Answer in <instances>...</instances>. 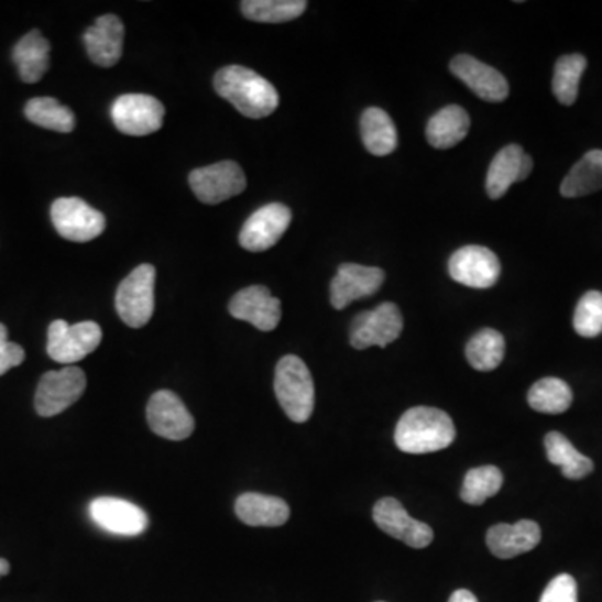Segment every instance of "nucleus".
<instances>
[{"instance_id": "nucleus-1", "label": "nucleus", "mask_w": 602, "mask_h": 602, "mask_svg": "<svg viewBox=\"0 0 602 602\" xmlns=\"http://www.w3.org/2000/svg\"><path fill=\"white\" fill-rule=\"evenodd\" d=\"M215 89L240 114L251 119L269 118L280 105V96L273 84L243 66H227L218 70Z\"/></svg>"}, {"instance_id": "nucleus-2", "label": "nucleus", "mask_w": 602, "mask_h": 602, "mask_svg": "<svg viewBox=\"0 0 602 602\" xmlns=\"http://www.w3.org/2000/svg\"><path fill=\"white\" fill-rule=\"evenodd\" d=\"M456 440V425L444 411L414 407L405 412L395 428V444L405 453H433Z\"/></svg>"}, {"instance_id": "nucleus-3", "label": "nucleus", "mask_w": 602, "mask_h": 602, "mask_svg": "<svg viewBox=\"0 0 602 602\" xmlns=\"http://www.w3.org/2000/svg\"><path fill=\"white\" fill-rule=\"evenodd\" d=\"M275 394L289 420L304 424L314 414L315 385L307 363L299 357L286 355L275 370Z\"/></svg>"}, {"instance_id": "nucleus-4", "label": "nucleus", "mask_w": 602, "mask_h": 602, "mask_svg": "<svg viewBox=\"0 0 602 602\" xmlns=\"http://www.w3.org/2000/svg\"><path fill=\"white\" fill-rule=\"evenodd\" d=\"M154 283L156 269L150 263L138 266L122 280L116 292V310L128 327L150 324L154 314Z\"/></svg>"}, {"instance_id": "nucleus-5", "label": "nucleus", "mask_w": 602, "mask_h": 602, "mask_svg": "<svg viewBox=\"0 0 602 602\" xmlns=\"http://www.w3.org/2000/svg\"><path fill=\"white\" fill-rule=\"evenodd\" d=\"M102 340V330L96 321L69 325L64 320L51 324L47 331V355L54 362L73 366L91 355Z\"/></svg>"}, {"instance_id": "nucleus-6", "label": "nucleus", "mask_w": 602, "mask_h": 602, "mask_svg": "<svg viewBox=\"0 0 602 602\" xmlns=\"http://www.w3.org/2000/svg\"><path fill=\"white\" fill-rule=\"evenodd\" d=\"M88 379L77 366L47 372L39 380L35 392V412L41 417H54L76 404L83 397Z\"/></svg>"}, {"instance_id": "nucleus-7", "label": "nucleus", "mask_w": 602, "mask_h": 602, "mask_svg": "<svg viewBox=\"0 0 602 602\" xmlns=\"http://www.w3.org/2000/svg\"><path fill=\"white\" fill-rule=\"evenodd\" d=\"M51 218L57 233L76 243L96 240L106 230L105 215L80 198L56 199L51 208Z\"/></svg>"}, {"instance_id": "nucleus-8", "label": "nucleus", "mask_w": 602, "mask_h": 602, "mask_svg": "<svg viewBox=\"0 0 602 602\" xmlns=\"http://www.w3.org/2000/svg\"><path fill=\"white\" fill-rule=\"evenodd\" d=\"M189 186L199 201L205 205H220L244 191L247 176L240 164L234 161H221V163L191 171Z\"/></svg>"}, {"instance_id": "nucleus-9", "label": "nucleus", "mask_w": 602, "mask_h": 602, "mask_svg": "<svg viewBox=\"0 0 602 602\" xmlns=\"http://www.w3.org/2000/svg\"><path fill=\"white\" fill-rule=\"evenodd\" d=\"M402 330H404V317H402L401 308L386 302L375 310L363 311L353 320L350 343L357 350H366L370 347L385 349L401 337Z\"/></svg>"}, {"instance_id": "nucleus-10", "label": "nucleus", "mask_w": 602, "mask_h": 602, "mask_svg": "<svg viewBox=\"0 0 602 602\" xmlns=\"http://www.w3.org/2000/svg\"><path fill=\"white\" fill-rule=\"evenodd\" d=\"M111 118L119 133L147 136L163 125L164 106L153 96L124 95L111 106Z\"/></svg>"}, {"instance_id": "nucleus-11", "label": "nucleus", "mask_w": 602, "mask_h": 602, "mask_svg": "<svg viewBox=\"0 0 602 602\" xmlns=\"http://www.w3.org/2000/svg\"><path fill=\"white\" fill-rule=\"evenodd\" d=\"M449 275L453 282L469 288H491L501 276V262L489 248L470 244L450 256Z\"/></svg>"}, {"instance_id": "nucleus-12", "label": "nucleus", "mask_w": 602, "mask_h": 602, "mask_svg": "<svg viewBox=\"0 0 602 602\" xmlns=\"http://www.w3.org/2000/svg\"><path fill=\"white\" fill-rule=\"evenodd\" d=\"M292 223V211L282 203L262 206L254 211L240 231V244L244 250L260 253L270 250L282 240Z\"/></svg>"}, {"instance_id": "nucleus-13", "label": "nucleus", "mask_w": 602, "mask_h": 602, "mask_svg": "<svg viewBox=\"0 0 602 602\" xmlns=\"http://www.w3.org/2000/svg\"><path fill=\"white\" fill-rule=\"evenodd\" d=\"M147 424L156 436L163 439H188L195 430V418L178 395L169 391H160L150 398L147 404Z\"/></svg>"}, {"instance_id": "nucleus-14", "label": "nucleus", "mask_w": 602, "mask_h": 602, "mask_svg": "<svg viewBox=\"0 0 602 602\" xmlns=\"http://www.w3.org/2000/svg\"><path fill=\"white\" fill-rule=\"evenodd\" d=\"M373 521L383 533L414 549H424L433 544V527L411 517L397 499H380L373 507Z\"/></svg>"}, {"instance_id": "nucleus-15", "label": "nucleus", "mask_w": 602, "mask_h": 602, "mask_svg": "<svg viewBox=\"0 0 602 602\" xmlns=\"http://www.w3.org/2000/svg\"><path fill=\"white\" fill-rule=\"evenodd\" d=\"M92 523L116 536H140L147 529L146 512L133 502L118 497H99L89 504Z\"/></svg>"}, {"instance_id": "nucleus-16", "label": "nucleus", "mask_w": 602, "mask_h": 602, "mask_svg": "<svg viewBox=\"0 0 602 602\" xmlns=\"http://www.w3.org/2000/svg\"><path fill=\"white\" fill-rule=\"evenodd\" d=\"M385 282V272L376 266L343 263L331 280L330 299L335 310H343L355 299L375 295Z\"/></svg>"}, {"instance_id": "nucleus-17", "label": "nucleus", "mask_w": 602, "mask_h": 602, "mask_svg": "<svg viewBox=\"0 0 602 602\" xmlns=\"http://www.w3.org/2000/svg\"><path fill=\"white\" fill-rule=\"evenodd\" d=\"M231 317L248 321L262 331H273L282 320V302L266 286H248L230 302Z\"/></svg>"}, {"instance_id": "nucleus-18", "label": "nucleus", "mask_w": 602, "mask_h": 602, "mask_svg": "<svg viewBox=\"0 0 602 602\" xmlns=\"http://www.w3.org/2000/svg\"><path fill=\"white\" fill-rule=\"evenodd\" d=\"M450 70L470 91L488 102H502L508 96V83L497 69L475 57L460 54L450 63Z\"/></svg>"}, {"instance_id": "nucleus-19", "label": "nucleus", "mask_w": 602, "mask_h": 602, "mask_svg": "<svg viewBox=\"0 0 602 602\" xmlns=\"http://www.w3.org/2000/svg\"><path fill=\"white\" fill-rule=\"evenodd\" d=\"M533 157L524 153L519 144H508L499 151L488 171L489 198L501 199L514 183L524 182L533 173Z\"/></svg>"}, {"instance_id": "nucleus-20", "label": "nucleus", "mask_w": 602, "mask_h": 602, "mask_svg": "<svg viewBox=\"0 0 602 602\" xmlns=\"http://www.w3.org/2000/svg\"><path fill=\"white\" fill-rule=\"evenodd\" d=\"M124 25L116 15L106 14L95 25L84 32V44L92 63L101 67H112L122 56Z\"/></svg>"}, {"instance_id": "nucleus-21", "label": "nucleus", "mask_w": 602, "mask_h": 602, "mask_svg": "<svg viewBox=\"0 0 602 602\" xmlns=\"http://www.w3.org/2000/svg\"><path fill=\"white\" fill-rule=\"evenodd\" d=\"M540 543V527L534 521L497 524L488 533V546L499 559H512L536 549Z\"/></svg>"}, {"instance_id": "nucleus-22", "label": "nucleus", "mask_w": 602, "mask_h": 602, "mask_svg": "<svg viewBox=\"0 0 602 602\" xmlns=\"http://www.w3.org/2000/svg\"><path fill=\"white\" fill-rule=\"evenodd\" d=\"M238 519L251 527H280L289 519V507L283 499L247 492L234 504Z\"/></svg>"}, {"instance_id": "nucleus-23", "label": "nucleus", "mask_w": 602, "mask_h": 602, "mask_svg": "<svg viewBox=\"0 0 602 602\" xmlns=\"http://www.w3.org/2000/svg\"><path fill=\"white\" fill-rule=\"evenodd\" d=\"M51 44L39 31H31L15 44L12 61L25 84H35L44 77L51 64Z\"/></svg>"}, {"instance_id": "nucleus-24", "label": "nucleus", "mask_w": 602, "mask_h": 602, "mask_svg": "<svg viewBox=\"0 0 602 602\" xmlns=\"http://www.w3.org/2000/svg\"><path fill=\"white\" fill-rule=\"evenodd\" d=\"M469 129V112L457 105L446 106L428 121L427 141L437 150H449L466 140Z\"/></svg>"}, {"instance_id": "nucleus-25", "label": "nucleus", "mask_w": 602, "mask_h": 602, "mask_svg": "<svg viewBox=\"0 0 602 602\" xmlns=\"http://www.w3.org/2000/svg\"><path fill=\"white\" fill-rule=\"evenodd\" d=\"M363 144L373 156H386L397 150V128L383 109L369 108L360 119Z\"/></svg>"}, {"instance_id": "nucleus-26", "label": "nucleus", "mask_w": 602, "mask_h": 602, "mask_svg": "<svg viewBox=\"0 0 602 602\" xmlns=\"http://www.w3.org/2000/svg\"><path fill=\"white\" fill-rule=\"evenodd\" d=\"M602 189V151L585 153L562 179L561 195L565 198H581Z\"/></svg>"}, {"instance_id": "nucleus-27", "label": "nucleus", "mask_w": 602, "mask_h": 602, "mask_svg": "<svg viewBox=\"0 0 602 602\" xmlns=\"http://www.w3.org/2000/svg\"><path fill=\"white\" fill-rule=\"evenodd\" d=\"M546 453L549 462L559 467L562 475L571 481L584 479L594 470V462L589 457L582 456L562 434H547Z\"/></svg>"}, {"instance_id": "nucleus-28", "label": "nucleus", "mask_w": 602, "mask_h": 602, "mask_svg": "<svg viewBox=\"0 0 602 602\" xmlns=\"http://www.w3.org/2000/svg\"><path fill=\"white\" fill-rule=\"evenodd\" d=\"M527 401L540 414H565L572 405L571 386L565 380L547 376L530 386Z\"/></svg>"}, {"instance_id": "nucleus-29", "label": "nucleus", "mask_w": 602, "mask_h": 602, "mask_svg": "<svg viewBox=\"0 0 602 602\" xmlns=\"http://www.w3.org/2000/svg\"><path fill=\"white\" fill-rule=\"evenodd\" d=\"M505 340L502 333L492 328H484L470 338L467 343L466 357L470 365L479 372H491L497 369L504 360Z\"/></svg>"}, {"instance_id": "nucleus-30", "label": "nucleus", "mask_w": 602, "mask_h": 602, "mask_svg": "<svg viewBox=\"0 0 602 602\" xmlns=\"http://www.w3.org/2000/svg\"><path fill=\"white\" fill-rule=\"evenodd\" d=\"M25 118L39 128L51 129L57 133H73L76 116L67 106L54 98H34L25 105Z\"/></svg>"}, {"instance_id": "nucleus-31", "label": "nucleus", "mask_w": 602, "mask_h": 602, "mask_svg": "<svg viewBox=\"0 0 602 602\" xmlns=\"http://www.w3.org/2000/svg\"><path fill=\"white\" fill-rule=\"evenodd\" d=\"M305 0H244L241 12L250 21L262 24H282L293 21L307 11Z\"/></svg>"}, {"instance_id": "nucleus-32", "label": "nucleus", "mask_w": 602, "mask_h": 602, "mask_svg": "<svg viewBox=\"0 0 602 602\" xmlns=\"http://www.w3.org/2000/svg\"><path fill=\"white\" fill-rule=\"evenodd\" d=\"M585 67H588V59L581 54H568L557 59L554 67L552 92L562 106L574 105Z\"/></svg>"}, {"instance_id": "nucleus-33", "label": "nucleus", "mask_w": 602, "mask_h": 602, "mask_svg": "<svg viewBox=\"0 0 602 602\" xmlns=\"http://www.w3.org/2000/svg\"><path fill=\"white\" fill-rule=\"evenodd\" d=\"M502 484H504V475L497 467H475V469H470L463 479L460 499L466 504L482 505L501 491Z\"/></svg>"}, {"instance_id": "nucleus-34", "label": "nucleus", "mask_w": 602, "mask_h": 602, "mask_svg": "<svg viewBox=\"0 0 602 602\" xmlns=\"http://www.w3.org/2000/svg\"><path fill=\"white\" fill-rule=\"evenodd\" d=\"M574 330L584 338H594L602 333L601 292L592 289L579 299L574 311Z\"/></svg>"}, {"instance_id": "nucleus-35", "label": "nucleus", "mask_w": 602, "mask_h": 602, "mask_svg": "<svg viewBox=\"0 0 602 602\" xmlns=\"http://www.w3.org/2000/svg\"><path fill=\"white\" fill-rule=\"evenodd\" d=\"M539 602H578V584L569 574H559L544 589Z\"/></svg>"}, {"instance_id": "nucleus-36", "label": "nucleus", "mask_w": 602, "mask_h": 602, "mask_svg": "<svg viewBox=\"0 0 602 602\" xmlns=\"http://www.w3.org/2000/svg\"><path fill=\"white\" fill-rule=\"evenodd\" d=\"M24 360V349L14 341H9L8 328L4 324H0V376L14 366L21 365Z\"/></svg>"}, {"instance_id": "nucleus-37", "label": "nucleus", "mask_w": 602, "mask_h": 602, "mask_svg": "<svg viewBox=\"0 0 602 602\" xmlns=\"http://www.w3.org/2000/svg\"><path fill=\"white\" fill-rule=\"evenodd\" d=\"M449 602H479L472 592L467 591V589H459V591L453 592L450 595Z\"/></svg>"}, {"instance_id": "nucleus-38", "label": "nucleus", "mask_w": 602, "mask_h": 602, "mask_svg": "<svg viewBox=\"0 0 602 602\" xmlns=\"http://www.w3.org/2000/svg\"><path fill=\"white\" fill-rule=\"evenodd\" d=\"M9 572H11V565H9L8 559L0 557V578H4Z\"/></svg>"}]
</instances>
